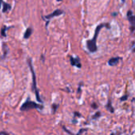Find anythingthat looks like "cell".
Wrapping results in <instances>:
<instances>
[{
    "instance_id": "cell-7",
    "label": "cell",
    "mask_w": 135,
    "mask_h": 135,
    "mask_svg": "<svg viewBox=\"0 0 135 135\" xmlns=\"http://www.w3.org/2000/svg\"><path fill=\"white\" fill-rule=\"evenodd\" d=\"M120 58H112L108 61V64L110 66H115V64L118 63V62L119 61Z\"/></svg>"
},
{
    "instance_id": "cell-6",
    "label": "cell",
    "mask_w": 135,
    "mask_h": 135,
    "mask_svg": "<svg viewBox=\"0 0 135 135\" xmlns=\"http://www.w3.org/2000/svg\"><path fill=\"white\" fill-rule=\"evenodd\" d=\"M70 62L73 66H77V67H81V63H80V60L78 58L74 59V58H70Z\"/></svg>"
},
{
    "instance_id": "cell-5",
    "label": "cell",
    "mask_w": 135,
    "mask_h": 135,
    "mask_svg": "<svg viewBox=\"0 0 135 135\" xmlns=\"http://www.w3.org/2000/svg\"><path fill=\"white\" fill-rule=\"evenodd\" d=\"M32 33V29L31 28V27H29V28H28L26 29V31L24 33V38L25 39H29L31 37Z\"/></svg>"
},
{
    "instance_id": "cell-13",
    "label": "cell",
    "mask_w": 135,
    "mask_h": 135,
    "mask_svg": "<svg viewBox=\"0 0 135 135\" xmlns=\"http://www.w3.org/2000/svg\"><path fill=\"white\" fill-rule=\"evenodd\" d=\"M58 2H61V1H62V0H57Z\"/></svg>"
},
{
    "instance_id": "cell-11",
    "label": "cell",
    "mask_w": 135,
    "mask_h": 135,
    "mask_svg": "<svg viewBox=\"0 0 135 135\" xmlns=\"http://www.w3.org/2000/svg\"><path fill=\"white\" fill-rule=\"evenodd\" d=\"M1 134H6V135H8L9 133H8L7 132H6V131H1V132H0V135H1Z\"/></svg>"
},
{
    "instance_id": "cell-1",
    "label": "cell",
    "mask_w": 135,
    "mask_h": 135,
    "mask_svg": "<svg viewBox=\"0 0 135 135\" xmlns=\"http://www.w3.org/2000/svg\"><path fill=\"white\" fill-rule=\"evenodd\" d=\"M28 64L29 66V69L31 70V73H32V89L33 91L35 92L36 96H37V100L40 103H42V100L40 99V94H39V91H38V88L37 86V78H36V74H35V71L32 66V59H28Z\"/></svg>"
},
{
    "instance_id": "cell-3",
    "label": "cell",
    "mask_w": 135,
    "mask_h": 135,
    "mask_svg": "<svg viewBox=\"0 0 135 135\" xmlns=\"http://www.w3.org/2000/svg\"><path fill=\"white\" fill-rule=\"evenodd\" d=\"M34 108H40L42 109L43 107L37 104V103H35L33 101H29V100H27L25 101L21 107V111H29L31 109H34Z\"/></svg>"
},
{
    "instance_id": "cell-4",
    "label": "cell",
    "mask_w": 135,
    "mask_h": 135,
    "mask_svg": "<svg viewBox=\"0 0 135 135\" xmlns=\"http://www.w3.org/2000/svg\"><path fill=\"white\" fill-rule=\"evenodd\" d=\"M63 14V11H62V10H56L54 11L53 13H51V14H48V15H47V16H45L43 18H44V19L49 20V19H51L52 17H55L59 16V15H61V14Z\"/></svg>"
},
{
    "instance_id": "cell-10",
    "label": "cell",
    "mask_w": 135,
    "mask_h": 135,
    "mask_svg": "<svg viewBox=\"0 0 135 135\" xmlns=\"http://www.w3.org/2000/svg\"><path fill=\"white\" fill-rule=\"evenodd\" d=\"M7 29H8L7 27H3V28L2 29V30H1V35L3 36V37H6V32Z\"/></svg>"
},
{
    "instance_id": "cell-2",
    "label": "cell",
    "mask_w": 135,
    "mask_h": 135,
    "mask_svg": "<svg viewBox=\"0 0 135 135\" xmlns=\"http://www.w3.org/2000/svg\"><path fill=\"white\" fill-rule=\"evenodd\" d=\"M103 26H104V25H99L96 29L95 36H94V37L93 38V40H88V42H87V47H88V49L90 52H95L97 49V48H96V38L98 37L99 32H100V30L101 29V27H103Z\"/></svg>"
},
{
    "instance_id": "cell-8",
    "label": "cell",
    "mask_w": 135,
    "mask_h": 135,
    "mask_svg": "<svg viewBox=\"0 0 135 135\" xmlns=\"http://www.w3.org/2000/svg\"><path fill=\"white\" fill-rule=\"evenodd\" d=\"M3 13L8 12V11L11 9V6H10V4L6 3L3 2Z\"/></svg>"
},
{
    "instance_id": "cell-12",
    "label": "cell",
    "mask_w": 135,
    "mask_h": 135,
    "mask_svg": "<svg viewBox=\"0 0 135 135\" xmlns=\"http://www.w3.org/2000/svg\"><path fill=\"white\" fill-rule=\"evenodd\" d=\"M3 0H0V9H1V5H2V3H3Z\"/></svg>"
},
{
    "instance_id": "cell-9",
    "label": "cell",
    "mask_w": 135,
    "mask_h": 135,
    "mask_svg": "<svg viewBox=\"0 0 135 135\" xmlns=\"http://www.w3.org/2000/svg\"><path fill=\"white\" fill-rule=\"evenodd\" d=\"M128 17L130 23L133 25H135V16H132V12L129 11L128 12Z\"/></svg>"
}]
</instances>
